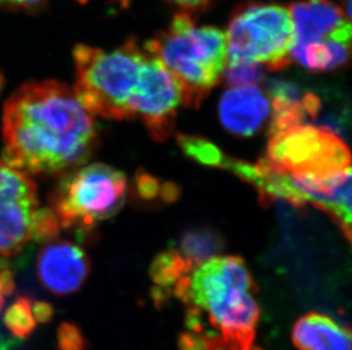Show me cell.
<instances>
[{
    "instance_id": "obj_18",
    "label": "cell",
    "mask_w": 352,
    "mask_h": 350,
    "mask_svg": "<svg viewBox=\"0 0 352 350\" xmlns=\"http://www.w3.org/2000/svg\"><path fill=\"white\" fill-rule=\"evenodd\" d=\"M223 75L227 84L233 86H254L263 80V65L250 62H228Z\"/></svg>"
},
{
    "instance_id": "obj_10",
    "label": "cell",
    "mask_w": 352,
    "mask_h": 350,
    "mask_svg": "<svg viewBox=\"0 0 352 350\" xmlns=\"http://www.w3.org/2000/svg\"><path fill=\"white\" fill-rule=\"evenodd\" d=\"M289 10L293 21L291 49L333 36H351L350 19L331 0L296 1L289 5Z\"/></svg>"
},
{
    "instance_id": "obj_5",
    "label": "cell",
    "mask_w": 352,
    "mask_h": 350,
    "mask_svg": "<svg viewBox=\"0 0 352 350\" xmlns=\"http://www.w3.org/2000/svg\"><path fill=\"white\" fill-rule=\"evenodd\" d=\"M228 62H250L280 71L291 64L293 21L289 7L275 3H241L230 16Z\"/></svg>"
},
{
    "instance_id": "obj_22",
    "label": "cell",
    "mask_w": 352,
    "mask_h": 350,
    "mask_svg": "<svg viewBox=\"0 0 352 350\" xmlns=\"http://www.w3.org/2000/svg\"><path fill=\"white\" fill-rule=\"evenodd\" d=\"M31 310L34 314V320L37 323L48 324L53 320L55 310L54 306L47 301H32L31 303Z\"/></svg>"
},
{
    "instance_id": "obj_2",
    "label": "cell",
    "mask_w": 352,
    "mask_h": 350,
    "mask_svg": "<svg viewBox=\"0 0 352 350\" xmlns=\"http://www.w3.org/2000/svg\"><path fill=\"white\" fill-rule=\"evenodd\" d=\"M144 49L161 60L178 80L183 104L197 106L219 83L227 64L226 32L196 27L192 14L180 12L169 29L145 43Z\"/></svg>"
},
{
    "instance_id": "obj_15",
    "label": "cell",
    "mask_w": 352,
    "mask_h": 350,
    "mask_svg": "<svg viewBox=\"0 0 352 350\" xmlns=\"http://www.w3.org/2000/svg\"><path fill=\"white\" fill-rule=\"evenodd\" d=\"M193 271L176 248H169L162 251L152 263L151 278L157 284L154 290L169 297L177 282Z\"/></svg>"
},
{
    "instance_id": "obj_26",
    "label": "cell",
    "mask_w": 352,
    "mask_h": 350,
    "mask_svg": "<svg viewBox=\"0 0 352 350\" xmlns=\"http://www.w3.org/2000/svg\"><path fill=\"white\" fill-rule=\"evenodd\" d=\"M3 82H5V80H3V73L0 72V93H1V90H3Z\"/></svg>"
},
{
    "instance_id": "obj_7",
    "label": "cell",
    "mask_w": 352,
    "mask_h": 350,
    "mask_svg": "<svg viewBox=\"0 0 352 350\" xmlns=\"http://www.w3.org/2000/svg\"><path fill=\"white\" fill-rule=\"evenodd\" d=\"M349 149L336 133L300 124L270 135L265 159L291 176L329 178L351 170Z\"/></svg>"
},
{
    "instance_id": "obj_1",
    "label": "cell",
    "mask_w": 352,
    "mask_h": 350,
    "mask_svg": "<svg viewBox=\"0 0 352 350\" xmlns=\"http://www.w3.org/2000/svg\"><path fill=\"white\" fill-rule=\"evenodd\" d=\"M1 133V159L30 178H60L85 165L100 141L74 88L54 80L25 83L7 100Z\"/></svg>"
},
{
    "instance_id": "obj_20",
    "label": "cell",
    "mask_w": 352,
    "mask_h": 350,
    "mask_svg": "<svg viewBox=\"0 0 352 350\" xmlns=\"http://www.w3.org/2000/svg\"><path fill=\"white\" fill-rule=\"evenodd\" d=\"M47 0H0V12L37 13L43 10Z\"/></svg>"
},
{
    "instance_id": "obj_11",
    "label": "cell",
    "mask_w": 352,
    "mask_h": 350,
    "mask_svg": "<svg viewBox=\"0 0 352 350\" xmlns=\"http://www.w3.org/2000/svg\"><path fill=\"white\" fill-rule=\"evenodd\" d=\"M270 112V98L258 86H234L220 100L221 123L236 136H253L266 122Z\"/></svg>"
},
{
    "instance_id": "obj_23",
    "label": "cell",
    "mask_w": 352,
    "mask_h": 350,
    "mask_svg": "<svg viewBox=\"0 0 352 350\" xmlns=\"http://www.w3.org/2000/svg\"><path fill=\"white\" fill-rule=\"evenodd\" d=\"M166 1L177 5L182 12L190 14L206 10L213 3V0H166Z\"/></svg>"
},
{
    "instance_id": "obj_8",
    "label": "cell",
    "mask_w": 352,
    "mask_h": 350,
    "mask_svg": "<svg viewBox=\"0 0 352 350\" xmlns=\"http://www.w3.org/2000/svg\"><path fill=\"white\" fill-rule=\"evenodd\" d=\"M182 103L183 93L178 80L161 60L145 50L140 81L130 103L133 119L140 117L153 139L162 141L173 131Z\"/></svg>"
},
{
    "instance_id": "obj_24",
    "label": "cell",
    "mask_w": 352,
    "mask_h": 350,
    "mask_svg": "<svg viewBox=\"0 0 352 350\" xmlns=\"http://www.w3.org/2000/svg\"><path fill=\"white\" fill-rule=\"evenodd\" d=\"M342 3L343 13L346 14V16L350 19L351 16V0H341Z\"/></svg>"
},
{
    "instance_id": "obj_4",
    "label": "cell",
    "mask_w": 352,
    "mask_h": 350,
    "mask_svg": "<svg viewBox=\"0 0 352 350\" xmlns=\"http://www.w3.org/2000/svg\"><path fill=\"white\" fill-rule=\"evenodd\" d=\"M126 178L112 166L95 163L62 175L48 197L60 229L88 231L117 214L124 205Z\"/></svg>"
},
{
    "instance_id": "obj_16",
    "label": "cell",
    "mask_w": 352,
    "mask_h": 350,
    "mask_svg": "<svg viewBox=\"0 0 352 350\" xmlns=\"http://www.w3.org/2000/svg\"><path fill=\"white\" fill-rule=\"evenodd\" d=\"M31 303L32 299L21 296L7 308L3 315V324L7 330L21 340L29 339L37 327V322L31 310Z\"/></svg>"
},
{
    "instance_id": "obj_13",
    "label": "cell",
    "mask_w": 352,
    "mask_h": 350,
    "mask_svg": "<svg viewBox=\"0 0 352 350\" xmlns=\"http://www.w3.org/2000/svg\"><path fill=\"white\" fill-rule=\"evenodd\" d=\"M351 36H333L325 41L310 43L289 50L291 60L314 72L336 70L348 62Z\"/></svg>"
},
{
    "instance_id": "obj_21",
    "label": "cell",
    "mask_w": 352,
    "mask_h": 350,
    "mask_svg": "<svg viewBox=\"0 0 352 350\" xmlns=\"http://www.w3.org/2000/svg\"><path fill=\"white\" fill-rule=\"evenodd\" d=\"M136 181L137 189L143 198L152 199L157 197L160 192V185L153 176L146 173H142L137 175Z\"/></svg>"
},
{
    "instance_id": "obj_14",
    "label": "cell",
    "mask_w": 352,
    "mask_h": 350,
    "mask_svg": "<svg viewBox=\"0 0 352 350\" xmlns=\"http://www.w3.org/2000/svg\"><path fill=\"white\" fill-rule=\"evenodd\" d=\"M223 246V240L216 231L209 229H195L185 232L175 248L190 268L195 270L210 258L216 257Z\"/></svg>"
},
{
    "instance_id": "obj_9",
    "label": "cell",
    "mask_w": 352,
    "mask_h": 350,
    "mask_svg": "<svg viewBox=\"0 0 352 350\" xmlns=\"http://www.w3.org/2000/svg\"><path fill=\"white\" fill-rule=\"evenodd\" d=\"M91 270L86 251L77 244L55 238L45 242L38 253L36 273L47 291L58 297L77 294Z\"/></svg>"
},
{
    "instance_id": "obj_17",
    "label": "cell",
    "mask_w": 352,
    "mask_h": 350,
    "mask_svg": "<svg viewBox=\"0 0 352 350\" xmlns=\"http://www.w3.org/2000/svg\"><path fill=\"white\" fill-rule=\"evenodd\" d=\"M177 139L183 152L190 159H195L196 162L201 163L203 165L214 166V167L223 166L226 156L223 155L221 150L217 145H213L212 142L199 137L184 136V135L177 137Z\"/></svg>"
},
{
    "instance_id": "obj_6",
    "label": "cell",
    "mask_w": 352,
    "mask_h": 350,
    "mask_svg": "<svg viewBox=\"0 0 352 350\" xmlns=\"http://www.w3.org/2000/svg\"><path fill=\"white\" fill-rule=\"evenodd\" d=\"M60 223L40 206L36 182L0 159V268L31 242L58 238Z\"/></svg>"
},
{
    "instance_id": "obj_19",
    "label": "cell",
    "mask_w": 352,
    "mask_h": 350,
    "mask_svg": "<svg viewBox=\"0 0 352 350\" xmlns=\"http://www.w3.org/2000/svg\"><path fill=\"white\" fill-rule=\"evenodd\" d=\"M58 350H87L88 341L77 324L62 322L56 331Z\"/></svg>"
},
{
    "instance_id": "obj_12",
    "label": "cell",
    "mask_w": 352,
    "mask_h": 350,
    "mask_svg": "<svg viewBox=\"0 0 352 350\" xmlns=\"http://www.w3.org/2000/svg\"><path fill=\"white\" fill-rule=\"evenodd\" d=\"M292 341L300 350H351V334L329 315L308 313L296 320Z\"/></svg>"
},
{
    "instance_id": "obj_25",
    "label": "cell",
    "mask_w": 352,
    "mask_h": 350,
    "mask_svg": "<svg viewBox=\"0 0 352 350\" xmlns=\"http://www.w3.org/2000/svg\"><path fill=\"white\" fill-rule=\"evenodd\" d=\"M0 270H3V268H0ZM3 304H5V297L0 292V312L3 311Z\"/></svg>"
},
{
    "instance_id": "obj_3",
    "label": "cell",
    "mask_w": 352,
    "mask_h": 350,
    "mask_svg": "<svg viewBox=\"0 0 352 350\" xmlns=\"http://www.w3.org/2000/svg\"><path fill=\"white\" fill-rule=\"evenodd\" d=\"M145 50L136 39H128L111 51L78 45L74 49V91L91 115L104 119H133L130 103L140 81Z\"/></svg>"
},
{
    "instance_id": "obj_28",
    "label": "cell",
    "mask_w": 352,
    "mask_h": 350,
    "mask_svg": "<svg viewBox=\"0 0 352 350\" xmlns=\"http://www.w3.org/2000/svg\"><path fill=\"white\" fill-rule=\"evenodd\" d=\"M78 1H80V3H86L88 0H78Z\"/></svg>"
},
{
    "instance_id": "obj_27",
    "label": "cell",
    "mask_w": 352,
    "mask_h": 350,
    "mask_svg": "<svg viewBox=\"0 0 352 350\" xmlns=\"http://www.w3.org/2000/svg\"><path fill=\"white\" fill-rule=\"evenodd\" d=\"M251 350H263V348L256 347V346H253V347L251 348Z\"/></svg>"
}]
</instances>
